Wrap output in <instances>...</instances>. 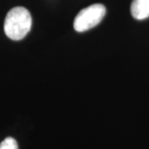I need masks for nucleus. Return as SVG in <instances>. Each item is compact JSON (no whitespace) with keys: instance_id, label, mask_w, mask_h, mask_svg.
Instances as JSON below:
<instances>
[{"instance_id":"f257e3e1","label":"nucleus","mask_w":149,"mask_h":149,"mask_svg":"<svg viewBox=\"0 0 149 149\" xmlns=\"http://www.w3.org/2000/svg\"><path fill=\"white\" fill-rule=\"evenodd\" d=\"M32 16L27 8L16 7L12 8L4 20V32L13 41H19L27 36L32 27Z\"/></svg>"},{"instance_id":"f03ea898","label":"nucleus","mask_w":149,"mask_h":149,"mask_svg":"<svg viewBox=\"0 0 149 149\" xmlns=\"http://www.w3.org/2000/svg\"><path fill=\"white\" fill-rule=\"evenodd\" d=\"M106 8L101 3H95L83 8L74 20L76 32H83L96 27L105 16Z\"/></svg>"},{"instance_id":"7ed1b4c3","label":"nucleus","mask_w":149,"mask_h":149,"mask_svg":"<svg viewBox=\"0 0 149 149\" xmlns=\"http://www.w3.org/2000/svg\"><path fill=\"white\" fill-rule=\"evenodd\" d=\"M131 14L137 20H143L149 17V0H133Z\"/></svg>"},{"instance_id":"20e7f679","label":"nucleus","mask_w":149,"mask_h":149,"mask_svg":"<svg viewBox=\"0 0 149 149\" xmlns=\"http://www.w3.org/2000/svg\"><path fill=\"white\" fill-rule=\"evenodd\" d=\"M0 149H18V146L15 139L8 137L1 143Z\"/></svg>"}]
</instances>
